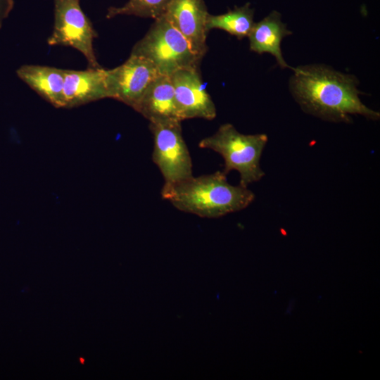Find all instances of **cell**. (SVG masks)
Listing matches in <instances>:
<instances>
[{"mask_svg": "<svg viewBox=\"0 0 380 380\" xmlns=\"http://www.w3.org/2000/svg\"><path fill=\"white\" fill-rule=\"evenodd\" d=\"M293 72L289 89L305 113L334 122L349 123L354 115L379 120V112L362 102L360 82L355 75L323 64L298 66Z\"/></svg>", "mask_w": 380, "mask_h": 380, "instance_id": "cell-1", "label": "cell"}, {"mask_svg": "<svg viewBox=\"0 0 380 380\" xmlns=\"http://www.w3.org/2000/svg\"><path fill=\"white\" fill-rule=\"evenodd\" d=\"M226 175L222 171L196 177L192 175L165 184L161 195L178 210L202 217H220L247 208L255 194L240 184L232 185Z\"/></svg>", "mask_w": 380, "mask_h": 380, "instance_id": "cell-2", "label": "cell"}, {"mask_svg": "<svg viewBox=\"0 0 380 380\" xmlns=\"http://www.w3.org/2000/svg\"><path fill=\"white\" fill-rule=\"evenodd\" d=\"M265 134H244L230 123L222 125L213 135L200 141L198 146L211 149L222 156L224 161L222 172L239 173V184L247 187L265 175L260 160L267 143Z\"/></svg>", "mask_w": 380, "mask_h": 380, "instance_id": "cell-3", "label": "cell"}, {"mask_svg": "<svg viewBox=\"0 0 380 380\" xmlns=\"http://www.w3.org/2000/svg\"><path fill=\"white\" fill-rule=\"evenodd\" d=\"M131 55L148 60L160 75L169 76L179 69L198 66L202 59L164 15L155 19L144 37L134 44Z\"/></svg>", "mask_w": 380, "mask_h": 380, "instance_id": "cell-4", "label": "cell"}, {"mask_svg": "<svg viewBox=\"0 0 380 380\" xmlns=\"http://www.w3.org/2000/svg\"><path fill=\"white\" fill-rule=\"evenodd\" d=\"M153 136L152 159L163 176L165 184L191 177L192 162L182 137L181 121L149 122Z\"/></svg>", "mask_w": 380, "mask_h": 380, "instance_id": "cell-5", "label": "cell"}, {"mask_svg": "<svg viewBox=\"0 0 380 380\" xmlns=\"http://www.w3.org/2000/svg\"><path fill=\"white\" fill-rule=\"evenodd\" d=\"M97 34L80 6V0H54V24L47 40L51 46H68L85 57L89 68H101L94 50Z\"/></svg>", "mask_w": 380, "mask_h": 380, "instance_id": "cell-6", "label": "cell"}, {"mask_svg": "<svg viewBox=\"0 0 380 380\" xmlns=\"http://www.w3.org/2000/svg\"><path fill=\"white\" fill-rule=\"evenodd\" d=\"M160 75L153 63L130 54L122 65L106 70L109 98L134 108L149 85Z\"/></svg>", "mask_w": 380, "mask_h": 380, "instance_id": "cell-7", "label": "cell"}, {"mask_svg": "<svg viewBox=\"0 0 380 380\" xmlns=\"http://www.w3.org/2000/svg\"><path fill=\"white\" fill-rule=\"evenodd\" d=\"M170 77L180 121L191 118L213 120L216 117L215 103L205 88L198 66L179 69Z\"/></svg>", "mask_w": 380, "mask_h": 380, "instance_id": "cell-8", "label": "cell"}, {"mask_svg": "<svg viewBox=\"0 0 380 380\" xmlns=\"http://www.w3.org/2000/svg\"><path fill=\"white\" fill-rule=\"evenodd\" d=\"M208 15L203 0H172L164 14L202 58L208 51L206 21Z\"/></svg>", "mask_w": 380, "mask_h": 380, "instance_id": "cell-9", "label": "cell"}, {"mask_svg": "<svg viewBox=\"0 0 380 380\" xmlns=\"http://www.w3.org/2000/svg\"><path fill=\"white\" fill-rule=\"evenodd\" d=\"M106 98H109L106 70L102 68L65 70L64 107L77 106Z\"/></svg>", "mask_w": 380, "mask_h": 380, "instance_id": "cell-10", "label": "cell"}, {"mask_svg": "<svg viewBox=\"0 0 380 380\" xmlns=\"http://www.w3.org/2000/svg\"><path fill=\"white\" fill-rule=\"evenodd\" d=\"M292 34L286 24L281 20V15L272 11L260 21L255 23L248 37L251 51L258 54L272 55L281 68H294L289 65L282 55L281 44L284 38Z\"/></svg>", "mask_w": 380, "mask_h": 380, "instance_id": "cell-11", "label": "cell"}, {"mask_svg": "<svg viewBox=\"0 0 380 380\" xmlns=\"http://www.w3.org/2000/svg\"><path fill=\"white\" fill-rule=\"evenodd\" d=\"M134 109L149 122L180 121L170 77L158 76L147 88Z\"/></svg>", "mask_w": 380, "mask_h": 380, "instance_id": "cell-12", "label": "cell"}, {"mask_svg": "<svg viewBox=\"0 0 380 380\" xmlns=\"http://www.w3.org/2000/svg\"><path fill=\"white\" fill-rule=\"evenodd\" d=\"M16 72L21 80L53 106L64 107V69L24 65Z\"/></svg>", "mask_w": 380, "mask_h": 380, "instance_id": "cell-13", "label": "cell"}, {"mask_svg": "<svg viewBox=\"0 0 380 380\" xmlns=\"http://www.w3.org/2000/svg\"><path fill=\"white\" fill-rule=\"evenodd\" d=\"M254 9L250 3L243 6H235L229 9L227 13L220 15L209 13L206 21V29H219L242 39L248 37L253 25Z\"/></svg>", "mask_w": 380, "mask_h": 380, "instance_id": "cell-14", "label": "cell"}, {"mask_svg": "<svg viewBox=\"0 0 380 380\" xmlns=\"http://www.w3.org/2000/svg\"><path fill=\"white\" fill-rule=\"evenodd\" d=\"M172 0H129L120 7H110L107 18L118 15H135L156 19L163 15Z\"/></svg>", "mask_w": 380, "mask_h": 380, "instance_id": "cell-15", "label": "cell"}, {"mask_svg": "<svg viewBox=\"0 0 380 380\" xmlns=\"http://www.w3.org/2000/svg\"><path fill=\"white\" fill-rule=\"evenodd\" d=\"M13 0H0V28L13 8Z\"/></svg>", "mask_w": 380, "mask_h": 380, "instance_id": "cell-16", "label": "cell"}]
</instances>
